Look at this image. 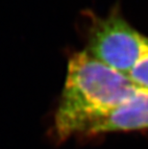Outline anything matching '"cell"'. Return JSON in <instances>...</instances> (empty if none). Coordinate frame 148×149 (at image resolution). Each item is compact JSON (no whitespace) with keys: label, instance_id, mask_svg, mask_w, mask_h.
<instances>
[{"label":"cell","instance_id":"277c9868","mask_svg":"<svg viewBox=\"0 0 148 149\" xmlns=\"http://www.w3.org/2000/svg\"><path fill=\"white\" fill-rule=\"evenodd\" d=\"M128 77L138 87L148 90V54L135 65Z\"/></svg>","mask_w":148,"mask_h":149},{"label":"cell","instance_id":"6da1fadb","mask_svg":"<svg viewBox=\"0 0 148 149\" xmlns=\"http://www.w3.org/2000/svg\"><path fill=\"white\" fill-rule=\"evenodd\" d=\"M127 75L90 56L86 50L68 59L67 73L55 115V136L60 141L77 134L87 135L136 90Z\"/></svg>","mask_w":148,"mask_h":149},{"label":"cell","instance_id":"7a4b0ae2","mask_svg":"<svg viewBox=\"0 0 148 149\" xmlns=\"http://www.w3.org/2000/svg\"><path fill=\"white\" fill-rule=\"evenodd\" d=\"M86 51L106 65L127 75L148 54V38L136 30L117 11L106 17L83 15Z\"/></svg>","mask_w":148,"mask_h":149},{"label":"cell","instance_id":"3957f363","mask_svg":"<svg viewBox=\"0 0 148 149\" xmlns=\"http://www.w3.org/2000/svg\"><path fill=\"white\" fill-rule=\"evenodd\" d=\"M148 129V90L137 88L88 131L87 135Z\"/></svg>","mask_w":148,"mask_h":149}]
</instances>
